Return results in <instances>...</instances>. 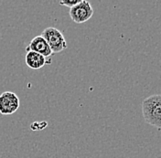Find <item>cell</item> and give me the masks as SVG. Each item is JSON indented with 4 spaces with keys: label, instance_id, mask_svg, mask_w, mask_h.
<instances>
[{
    "label": "cell",
    "instance_id": "7",
    "mask_svg": "<svg viewBox=\"0 0 161 158\" xmlns=\"http://www.w3.org/2000/svg\"><path fill=\"white\" fill-rule=\"evenodd\" d=\"M80 1V0H78V1H60V5H62V6H66V7L71 8H73L74 6H76Z\"/></svg>",
    "mask_w": 161,
    "mask_h": 158
},
{
    "label": "cell",
    "instance_id": "6",
    "mask_svg": "<svg viewBox=\"0 0 161 158\" xmlns=\"http://www.w3.org/2000/svg\"><path fill=\"white\" fill-rule=\"evenodd\" d=\"M25 62L27 66L32 69H40L43 68L45 64L50 63V61H49L47 58L34 51H27Z\"/></svg>",
    "mask_w": 161,
    "mask_h": 158
},
{
    "label": "cell",
    "instance_id": "1",
    "mask_svg": "<svg viewBox=\"0 0 161 158\" xmlns=\"http://www.w3.org/2000/svg\"><path fill=\"white\" fill-rule=\"evenodd\" d=\"M142 112L147 123L157 128H161V95H151L144 100Z\"/></svg>",
    "mask_w": 161,
    "mask_h": 158
},
{
    "label": "cell",
    "instance_id": "3",
    "mask_svg": "<svg viewBox=\"0 0 161 158\" xmlns=\"http://www.w3.org/2000/svg\"><path fill=\"white\" fill-rule=\"evenodd\" d=\"M93 15L92 7L88 1L80 0V2L70 8V17L77 24H81L90 19Z\"/></svg>",
    "mask_w": 161,
    "mask_h": 158
},
{
    "label": "cell",
    "instance_id": "2",
    "mask_svg": "<svg viewBox=\"0 0 161 158\" xmlns=\"http://www.w3.org/2000/svg\"><path fill=\"white\" fill-rule=\"evenodd\" d=\"M40 36L46 40L52 53H60L67 49V43L62 33L56 28L45 29Z\"/></svg>",
    "mask_w": 161,
    "mask_h": 158
},
{
    "label": "cell",
    "instance_id": "4",
    "mask_svg": "<svg viewBox=\"0 0 161 158\" xmlns=\"http://www.w3.org/2000/svg\"><path fill=\"white\" fill-rule=\"evenodd\" d=\"M19 98L12 91H5L0 94V113L3 115L13 114L19 108Z\"/></svg>",
    "mask_w": 161,
    "mask_h": 158
},
{
    "label": "cell",
    "instance_id": "5",
    "mask_svg": "<svg viewBox=\"0 0 161 158\" xmlns=\"http://www.w3.org/2000/svg\"><path fill=\"white\" fill-rule=\"evenodd\" d=\"M27 51H34L40 55H42L45 58H50L53 54L50 50V47L46 40H44L41 36L34 37L30 42V45L26 49Z\"/></svg>",
    "mask_w": 161,
    "mask_h": 158
}]
</instances>
